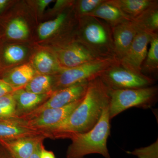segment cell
<instances>
[{
	"label": "cell",
	"mask_w": 158,
	"mask_h": 158,
	"mask_svg": "<svg viewBox=\"0 0 158 158\" xmlns=\"http://www.w3.org/2000/svg\"><path fill=\"white\" fill-rule=\"evenodd\" d=\"M34 76L35 71L33 68L28 64H24L6 72L0 78L17 90L24 88Z\"/></svg>",
	"instance_id": "16"
},
{
	"label": "cell",
	"mask_w": 158,
	"mask_h": 158,
	"mask_svg": "<svg viewBox=\"0 0 158 158\" xmlns=\"http://www.w3.org/2000/svg\"><path fill=\"white\" fill-rule=\"evenodd\" d=\"M110 120L109 105L103 110L99 120L92 129L69 136L72 142L66 152V158H85L92 154L111 158L107 145L110 134Z\"/></svg>",
	"instance_id": "2"
},
{
	"label": "cell",
	"mask_w": 158,
	"mask_h": 158,
	"mask_svg": "<svg viewBox=\"0 0 158 158\" xmlns=\"http://www.w3.org/2000/svg\"><path fill=\"white\" fill-rule=\"evenodd\" d=\"M44 140V139H42L37 142L33 152L29 158H41L42 149L44 147L43 145V141Z\"/></svg>",
	"instance_id": "29"
},
{
	"label": "cell",
	"mask_w": 158,
	"mask_h": 158,
	"mask_svg": "<svg viewBox=\"0 0 158 158\" xmlns=\"http://www.w3.org/2000/svg\"><path fill=\"white\" fill-rule=\"evenodd\" d=\"M29 34V28L27 23L20 18L10 21L6 25L5 30L6 37L10 39H26Z\"/></svg>",
	"instance_id": "23"
},
{
	"label": "cell",
	"mask_w": 158,
	"mask_h": 158,
	"mask_svg": "<svg viewBox=\"0 0 158 158\" xmlns=\"http://www.w3.org/2000/svg\"><path fill=\"white\" fill-rule=\"evenodd\" d=\"M156 87L136 89H110L109 113L110 119L132 107L150 108L157 97Z\"/></svg>",
	"instance_id": "5"
},
{
	"label": "cell",
	"mask_w": 158,
	"mask_h": 158,
	"mask_svg": "<svg viewBox=\"0 0 158 158\" xmlns=\"http://www.w3.org/2000/svg\"><path fill=\"white\" fill-rule=\"evenodd\" d=\"M15 90L14 88L0 78V98L6 94L12 93Z\"/></svg>",
	"instance_id": "28"
},
{
	"label": "cell",
	"mask_w": 158,
	"mask_h": 158,
	"mask_svg": "<svg viewBox=\"0 0 158 158\" xmlns=\"http://www.w3.org/2000/svg\"><path fill=\"white\" fill-rule=\"evenodd\" d=\"M140 30L135 23L129 20L112 28L115 56L119 60L126 53Z\"/></svg>",
	"instance_id": "12"
},
{
	"label": "cell",
	"mask_w": 158,
	"mask_h": 158,
	"mask_svg": "<svg viewBox=\"0 0 158 158\" xmlns=\"http://www.w3.org/2000/svg\"><path fill=\"white\" fill-rule=\"evenodd\" d=\"M35 68L41 74H57L62 69L58 59L46 52H39L34 59Z\"/></svg>",
	"instance_id": "20"
},
{
	"label": "cell",
	"mask_w": 158,
	"mask_h": 158,
	"mask_svg": "<svg viewBox=\"0 0 158 158\" xmlns=\"http://www.w3.org/2000/svg\"><path fill=\"white\" fill-rule=\"evenodd\" d=\"M83 98L63 107L44 110L29 120L20 121L29 127L47 131L64 121L80 104Z\"/></svg>",
	"instance_id": "9"
},
{
	"label": "cell",
	"mask_w": 158,
	"mask_h": 158,
	"mask_svg": "<svg viewBox=\"0 0 158 158\" xmlns=\"http://www.w3.org/2000/svg\"><path fill=\"white\" fill-rule=\"evenodd\" d=\"M116 57L99 58L70 68H62L53 77L52 91L74 85L79 82L90 81L99 77L111 67L119 64Z\"/></svg>",
	"instance_id": "4"
},
{
	"label": "cell",
	"mask_w": 158,
	"mask_h": 158,
	"mask_svg": "<svg viewBox=\"0 0 158 158\" xmlns=\"http://www.w3.org/2000/svg\"><path fill=\"white\" fill-rule=\"evenodd\" d=\"M52 94H35L27 91L23 88L15 90L12 94L16 103L15 118L35 110L45 102Z\"/></svg>",
	"instance_id": "13"
},
{
	"label": "cell",
	"mask_w": 158,
	"mask_h": 158,
	"mask_svg": "<svg viewBox=\"0 0 158 158\" xmlns=\"http://www.w3.org/2000/svg\"><path fill=\"white\" fill-rule=\"evenodd\" d=\"M50 138L46 131L32 128L16 119H0V141H8L37 136Z\"/></svg>",
	"instance_id": "11"
},
{
	"label": "cell",
	"mask_w": 158,
	"mask_h": 158,
	"mask_svg": "<svg viewBox=\"0 0 158 158\" xmlns=\"http://www.w3.org/2000/svg\"><path fill=\"white\" fill-rule=\"evenodd\" d=\"M75 41L99 58L116 57L112 28L97 18L85 16L79 19L77 40Z\"/></svg>",
	"instance_id": "3"
},
{
	"label": "cell",
	"mask_w": 158,
	"mask_h": 158,
	"mask_svg": "<svg viewBox=\"0 0 158 158\" xmlns=\"http://www.w3.org/2000/svg\"><path fill=\"white\" fill-rule=\"evenodd\" d=\"M86 16H92L101 19L112 28L127 21L132 20L110 0H105L94 11Z\"/></svg>",
	"instance_id": "14"
},
{
	"label": "cell",
	"mask_w": 158,
	"mask_h": 158,
	"mask_svg": "<svg viewBox=\"0 0 158 158\" xmlns=\"http://www.w3.org/2000/svg\"><path fill=\"white\" fill-rule=\"evenodd\" d=\"M0 158H14L6 148L0 144Z\"/></svg>",
	"instance_id": "31"
},
{
	"label": "cell",
	"mask_w": 158,
	"mask_h": 158,
	"mask_svg": "<svg viewBox=\"0 0 158 158\" xmlns=\"http://www.w3.org/2000/svg\"><path fill=\"white\" fill-rule=\"evenodd\" d=\"M99 77L108 88L114 90L146 88L154 83L152 78L126 69L120 64L109 69Z\"/></svg>",
	"instance_id": "6"
},
{
	"label": "cell",
	"mask_w": 158,
	"mask_h": 158,
	"mask_svg": "<svg viewBox=\"0 0 158 158\" xmlns=\"http://www.w3.org/2000/svg\"><path fill=\"white\" fill-rule=\"evenodd\" d=\"M105 0H81L76 4V14L78 19L88 15L94 11Z\"/></svg>",
	"instance_id": "26"
},
{
	"label": "cell",
	"mask_w": 158,
	"mask_h": 158,
	"mask_svg": "<svg viewBox=\"0 0 158 158\" xmlns=\"http://www.w3.org/2000/svg\"><path fill=\"white\" fill-rule=\"evenodd\" d=\"M57 56L62 68H72L99 59L85 46L75 40L61 46Z\"/></svg>",
	"instance_id": "10"
},
{
	"label": "cell",
	"mask_w": 158,
	"mask_h": 158,
	"mask_svg": "<svg viewBox=\"0 0 158 158\" xmlns=\"http://www.w3.org/2000/svg\"><path fill=\"white\" fill-rule=\"evenodd\" d=\"M70 12L63 11L56 18L41 23L38 28V34L41 39H45L70 24Z\"/></svg>",
	"instance_id": "19"
},
{
	"label": "cell",
	"mask_w": 158,
	"mask_h": 158,
	"mask_svg": "<svg viewBox=\"0 0 158 158\" xmlns=\"http://www.w3.org/2000/svg\"><path fill=\"white\" fill-rule=\"evenodd\" d=\"M16 117V103L12 93L0 98V119H13Z\"/></svg>",
	"instance_id": "24"
},
{
	"label": "cell",
	"mask_w": 158,
	"mask_h": 158,
	"mask_svg": "<svg viewBox=\"0 0 158 158\" xmlns=\"http://www.w3.org/2000/svg\"><path fill=\"white\" fill-rule=\"evenodd\" d=\"M25 49L17 45H11L6 47L3 50L2 56L5 62L9 64H13L20 62L24 59Z\"/></svg>",
	"instance_id": "25"
},
{
	"label": "cell",
	"mask_w": 158,
	"mask_h": 158,
	"mask_svg": "<svg viewBox=\"0 0 158 158\" xmlns=\"http://www.w3.org/2000/svg\"><path fill=\"white\" fill-rule=\"evenodd\" d=\"M130 19L140 16L157 1L156 0H110Z\"/></svg>",
	"instance_id": "17"
},
{
	"label": "cell",
	"mask_w": 158,
	"mask_h": 158,
	"mask_svg": "<svg viewBox=\"0 0 158 158\" xmlns=\"http://www.w3.org/2000/svg\"><path fill=\"white\" fill-rule=\"evenodd\" d=\"M133 21L138 26L140 31L151 34H158V1Z\"/></svg>",
	"instance_id": "18"
},
{
	"label": "cell",
	"mask_w": 158,
	"mask_h": 158,
	"mask_svg": "<svg viewBox=\"0 0 158 158\" xmlns=\"http://www.w3.org/2000/svg\"><path fill=\"white\" fill-rule=\"evenodd\" d=\"M53 1L52 0H40L37 2L38 9L40 12H43L46 7Z\"/></svg>",
	"instance_id": "30"
},
{
	"label": "cell",
	"mask_w": 158,
	"mask_h": 158,
	"mask_svg": "<svg viewBox=\"0 0 158 158\" xmlns=\"http://www.w3.org/2000/svg\"><path fill=\"white\" fill-rule=\"evenodd\" d=\"M41 158H56L54 153L52 151L47 150L44 147L42 149Z\"/></svg>",
	"instance_id": "32"
},
{
	"label": "cell",
	"mask_w": 158,
	"mask_h": 158,
	"mask_svg": "<svg viewBox=\"0 0 158 158\" xmlns=\"http://www.w3.org/2000/svg\"><path fill=\"white\" fill-rule=\"evenodd\" d=\"M158 140L147 147L141 148L128 152L130 154L138 158H158Z\"/></svg>",
	"instance_id": "27"
},
{
	"label": "cell",
	"mask_w": 158,
	"mask_h": 158,
	"mask_svg": "<svg viewBox=\"0 0 158 158\" xmlns=\"http://www.w3.org/2000/svg\"><path fill=\"white\" fill-rule=\"evenodd\" d=\"M40 136L8 141H0L14 158H29L37 142L46 138Z\"/></svg>",
	"instance_id": "15"
},
{
	"label": "cell",
	"mask_w": 158,
	"mask_h": 158,
	"mask_svg": "<svg viewBox=\"0 0 158 158\" xmlns=\"http://www.w3.org/2000/svg\"><path fill=\"white\" fill-rule=\"evenodd\" d=\"M110 91L99 77L90 81L80 104L60 124L47 131L51 138H69L72 134L86 133L92 129L103 110L110 105Z\"/></svg>",
	"instance_id": "1"
},
{
	"label": "cell",
	"mask_w": 158,
	"mask_h": 158,
	"mask_svg": "<svg viewBox=\"0 0 158 158\" xmlns=\"http://www.w3.org/2000/svg\"><path fill=\"white\" fill-rule=\"evenodd\" d=\"M53 77L49 75L35 76L25 86L24 89L37 94L52 93Z\"/></svg>",
	"instance_id": "22"
},
{
	"label": "cell",
	"mask_w": 158,
	"mask_h": 158,
	"mask_svg": "<svg viewBox=\"0 0 158 158\" xmlns=\"http://www.w3.org/2000/svg\"><path fill=\"white\" fill-rule=\"evenodd\" d=\"M89 81L79 82L66 88L54 91L42 104L30 113L16 118L25 121L47 109L63 107L84 98Z\"/></svg>",
	"instance_id": "7"
},
{
	"label": "cell",
	"mask_w": 158,
	"mask_h": 158,
	"mask_svg": "<svg viewBox=\"0 0 158 158\" xmlns=\"http://www.w3.org/2000/svg\"><path fill=\"white\" fill-rule=\"evenodd\" d=\"M8 3L9 1L8 0H0V15L2 14L3 11H5Z\"/></svg>",
	"instance_id": "33"
},
{
	"label": "cell",
	"mask_w": 158,
	"mask_h": 158,
	"mask_svg": "<svg viewBox=\"0 0 158 158\" xmlns=\"http://www.w3.org/2000/svg\"><path fill=\"white\" fill-rule=\"evenodd\" d=\"M149 48L142 66L141 73L156 74L158 70V34L152 35Z\"/></svg>",
	"instance_id": "21"
},
{
	"label": "cell",
	"mask_w": 158,
	"mask_h": 158,
	"mask_svg": "<svg viewBox=\"0 0 158 158\" xmlns=\"http://www.w3.org/2000/svg\"><path fill=\"white\" fill-rule=\"evenodd\" d=\"M152 35L139 31L119 63L123 68L138 73H141V66L147 55Z\"/></svg>",
	"instance_id": "8"
}]
</instances>
